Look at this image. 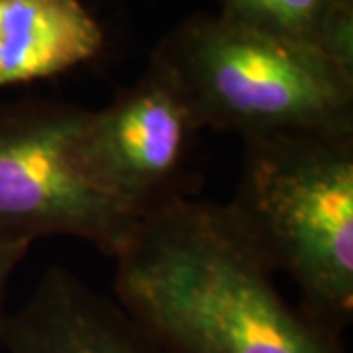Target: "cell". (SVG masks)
<instances>
[{"mask_svg": "<svg viewBox=\"0 0 353 353\" xmlns=\"http://www.w3.org/2000/svg\"><path fill=\"white\" fill-rule=\"evenodd\" d=\"M150 61L173 81L201 130L241 139L279 132L353 134V81L312 48L222 14L181 20Z\"/></svg>", "mask_w": 353, "mask_h": 353, "instance_id": "3", "label": "cell"}, {"mask_svg": "<svg viewBox=\"0 0 353 353\" xmlns=\"http://www.w3.org/2000/svg\"><path fill=\"white\" fill-rule=\"evenodd\" d=\"M2 353H165L122 310L65 267H50L8 316Z\"/></svg>", "mask_w": 353, "mask_h": 353, "instance_id": "6", "label": "cell"}, {"mask_svg": "<svg viewBox=\"0 0 353 353\" xmlns=\"http://www.w3.org/2000/svg\"><path fill=\"white\" fill-rule=\"evenodd\" d=\"M83 106L22 99L0 102V240L71 236L108 257L138 220L94 190L71 161Z\"/></svg>", "mask_w": 353, "mask_h": 353, "instance_id": "4", "label": "cell"}, {"mask_svg": "<svg viewBox=\"0 0 353 353\" xmlns=\"http://www.w3.org/2000/svg\"><path fill=\"white\" fill-rule=\"evenodd\" d=\"M32 243L28 241L0 240V353L4 352V336L10 312L6 310V294L10 287V279L16 273L18 265L24 261Z\"/></svg>", "mask_w": 353, "mask_h": 353, "instance_id": "10", "label": "cell"}, {"mask_svg": "<svg viewBox=\"0 0 353 353\" xmlns=\"http://www.w3.org/2000/svg\"><path fill=\"white\" fill-rule=\"evenodd\" d=\"M114 301L165 353H347L290 304L226 204L176 196L114 257Z\"/></svg>", "mask_w": 353, "mask_h": 353, "instance_id": "1", "label": "cell"}, {"mask_svg": "<svg viewBox=\"0 0 353 353\" xmlns=\"http://www.w3.org/2000/svg\"><path fill=\"white\" fill-rule=\"evenodd\" d=\"M199 132L179 88L150 61L145 73L108 106L85 108L69 153L92 189L139 220L189 194L185 167Z\"/></svg>", "mask_w": 353, "mask_h": 353, "instance_id": "5", "label": "cell"}, {"mask_svg": "<svg viewBox=\"0 0 353 353\" xmlns=\"http://www.w3.org/2000/svg\"><path fill=\"white\" fill-rule=\"evenodd\" d=\"M330 4L332 0H220L218 14L255 32L314 50Z\"/></svg>", "mask_w": 353, "mask_h": 353, "instance_id": "8", "label": "cell"}, {"mask_svg": "<svg viewBox=\"0 0 353 353\" xmlns=\"http://www.w3.org/2000/svg\"><path fill=\"white\" fill-rule=\"evenodd\" d=\"M314 50L338 73L353 81V0H332L318 28Z\"/></svg>", "mask_w": 353, "mask_h": 353, "instance_id": "9", "label": "cell"}, {"mask_svg": "<svg viewBox=\"0 0 353 353\" xmlns=\"http://www.w3.org/2000/svg\"><path fill=\"white\" fill-rule=\"evenodd\" d=\"M226 206L273 271L294 281L304 312L343 336L353 318V134L245 138Z\"/></svg>", "mask_w": 353, "mask_h": 353, "instance_id": "2", "label": "cell"}, {"mask_svg": "<svg viewBox=\"0 0 353 353\" xmlns=\"http://www.w3.org/2000/svg\"><path fill=\"white\" fill-rule=\"evenodd\" d=\"M102 48L104 32L83 0H0V88L61 75Z\"/></svg>", "mask_w": 353, "mask_h": 353, "instance_id": "7", "label": "cell"}]
</instances>
